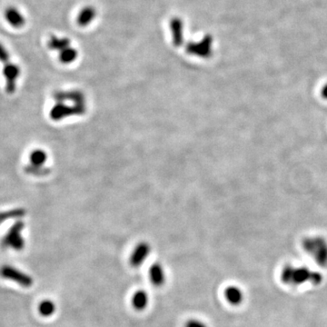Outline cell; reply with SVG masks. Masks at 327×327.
Returning a JSON list of instances; mask_svg holds the SVG:
<instances>
[{
	"label": "cell",
	"instance_id": "6da1fadb",
	"mask_svg": "<svg viewBox=\"0 0 327 327\" xmlns=\"http://www.w3.org/2000/svg\"><path fill=\"white\" fill-rule=\"evenodd\" d=\"M24 228L25 223L23 221H17L3 237L1 242L2 247L15 251L23 250L25 247V239L22 235Z\"/></svg>",
	"mask_w": 327,
	"mask_h": 327
},
{
	"label": "cell",
	"instance_id": "7a4b0ae2",
	"mask_svg": "<svg viewBox=\"0 0 327 327\" xmlns=\"http://www.w3.org/2000/svg\"><path fill=\"white\" fill-rule=\"evenodd\" d=\"M0 275L1 277L15 282L25 288H29L34 284V280L31 275L11 265L2 266L0 268Z\"/></svg>",
	"mask_w": 327,
	"mask_h": 327
},
{
	"label": "cell",
	"instance_id": "3957f363",
	"mask_svg": "<svg viewBox=\"0 0 327 327\" xmlns=\"http://www.w3.org/2000/svg\"><path fill=\"white\" fill-rule=\"evenodd\" d=\"M304 248L313 254L318 261H327V242L322 237H310L304 240Z\"/></svg>",
	"mask_w": 327,
	"mask_h": 327
},
{
	"label": "cell",
	"instance_id": "277c9868",
	"mask_svg": "<svg viewBox=\"0 0 327 327\" xmlns=\"http://www.w3.org/2000/svg\"><path fill=\"white\" fill-rule=\"evenodd\" d=\"M20 68L14 63H10L3 68V76L6 82V91L8 94H13L17 89V79L20 77Z\"/></svg>",
	"mask_w": 327,
	"mask_h": 327
},
{
	"label": "cell",
	"instance_id": "5b68a950",
	"mask_svg": "<svg viewBox=\"0 0 327 327\" xmlns=\"http://www.w3.org/2000/svg\"><path fill=\"white\" fill-rule=\"evenodd\" d=\"M150 252H151L150 244L146 242L139 243L136 246V248L134 249L130 256L129 264L134 268L140 267L146 262V259L150 255Z\"/></svg>",
	"mask_w": 327,
	"mask_h": 327
},
{
	"label": "cell",
	"instance_id": "8992f818",
	"mask_svg": "<svg viewBox=\"0 0 327 327\" xmlns=\"http://www.w3.org/2000/svg\"><path fill=\"white\" fill-rule=\"evenodd\" d=\"M30 167H28V172L32 174H38V170H41L48 160V155L42 149H35L29 155Z\"/></svg>",
	"mask_w": 327,
	"mask_h": 327
},
{
	"label": "cell",
	"instance_id": "52a82bcc",
	"mask_svg": "<svg viewBox=\"0 0 327 327\" xmlns=\"http://www.w3.org/2000/svg\"><path fill=\"white\" fill-rule=\"evenodd\" d=\"M148 275L151 284L155 287H162L166 284V271L161 263H155L151 265L148 271Z\"/></svg>",
	"mask_w": 327,
	"mask_h": 327
},
{
	"label": "cell",
	"instance_id": "ba28073f",
	"mask_svg": "<svg viewBox=\"0 0 327 327\" xmlns=\"http://www.w3.org/2000/svg\"><path fill=\"white\" fill-rule=\"evenodd\" d=\"M5 18L7 23L12 26L13 28H20L24 27L26 24L25 17L21 13L20 11L14 7H7L5 10Z\"/></svg>",
	"mask_w": 327,
	"mask_h": 327
},
{
	"label": "cell",
	"instance_id": "9c48e42d",
	"mask_svg": "<svg viewBox=\"0 0 327 327\" xmlns=\"http://www.w3.org/2000/svg\"><path fill=\"white\" fill-rule=\"evenodd\" d=\"M131 303H132L133 308L135 310H137L138 312H142V311L146 310L148 307V304H149V294H148V293L146 292V290H143V289L137 290L132 295Z\"/></svg>",
	"mask_w": 327,
	"mask_h": 327
},
{
	"label": "cell",
	"instance_id": "30bf717a",
	"mask_svg": "<svg viewBox=\"0 0 327 327\" xmlns=\"http://www.w3.org/2000/svg\"><path fill=\"white\" fill-rule=\"evenodd\" d=\"M224 297L231 305L238 306L243 302L244 294L239 287L231 286L224 290Z\"/></svg>",
	"mask_w": 327,
	"mask_h": 327
},
{
	"label": "cell",
	"instance_id": "8fae6325",
	"mask_svg": "<svg viewBox=\"0 0 327 327\" xmlns=\"http://www.w3.org/2000/svg\"><path fill=\"white\" fill-rule=\"evenodd\" d=\"M56 304L52 300H44L39 304L38 311L42 316L49 317L56 312Z\"/></svg>",
	"mask_w": 327,
	"mask_h": 327
},
{
	"label": "cell",
	"instance_id": "7c38bea8",
	"mask_svg": "<svg viewBox=\"0 0 327 327\" xmlns=\"http://www.w3.org/2000/svg\"><path fill=\"white\" fill-rule=\"evenodd\" d=\"M69 45V41L67 38H58L55 35H52L49 41V49L52 50L62 51L64 49H68Z\"/></svg>",
	"mask_w": 327,
	"mask_h": 327
},
{
	"label": "cell",
	"instance_id": "4fadbf2b",
	"mask_svg": "<svg viewBox=\"0 0 327 327\" xmlns=\"http://www.w3.org/2000/svg\"><path fill=\"white\" fill-rule=\"evenodd\" d=\"M25 215H26V212L23 209H16V210H11V211L0 213V224L5 222L7 219L21 218Z\"/></svg>",
	"mask_w": 327,
	"mask_h": 327
},
{
	"label": "cell",
	"instance_id": "5bb4252c",
	"mask_svg": "<svg viewBox=\"0 0 327 327\" xmlns=\"http://www.w3.org/2000/svg\"><path fill=\"white\" fill-rule=\"evenodd\" d=\"M76 56H77V52L74 49L68 48V49L60 51V60L61 62L65 63V64L74 61Z\"/></svg>",
	"mask_w": 327,
	"mask_h": 327
},
{
	"label": "cell",
	"instance_id": "9a60e30c",
	"mask_svg": "<svg viewBox=\"0 0 327 327\" xmlns=\"http://www.w3.org/2000/svg\"><path fill=\"white\" fill-rule=\"evenodd\" d=\"M0 62L4 63V67L11 63L8 51L1 43H0Z\"/></svg>",
	"mask_w": 327,
	"mask_h": 327
},
{
	"label": "cell",
	"instance_id": "2e32d148",
	"mask_svg": "<svg viewBox=\"0 0 327 327\" xmlns=\"http://www.w3.org/2000/svg\"><path fill=\"white\" fill-rule=\"evenodd\" d=\"M185 327H208V326L200 319L190 318L185 323Z\"/></svg>",
	"mask_w": 327,
	"mask_h": 327
},
{
	"label": "cell",
	"instance_id": "e0dca14e",
	"mask_svg": "<svg viewBox=\"0 0 327 327\" xmlns=\"http://www.w3.org/2000/svg\"><path fill=\"white\" fill-rule=\"evenodd\" d=\"M90 15L91 13L90 11H89V9L85 10V11H83V12L81 13V15L79 16L78 22H79L80 24H86V23H87V21L89 20V18L91 17Z\"/></svg>",
	"mask_w": 327,
	"mask_h": 327
},
{
	"label": "cell",
	"instance_id": "ac0fdd59",
	"mask_svg": "<svg viewBox=\"0 0 327 327\" xmlns=\"http://www.w3.org/2000/svg\"><path fill=\"white\" fill-rule=\"evenodd\" d=\"M321 96H322V98H324V99H327V84H326L323 86V88L321 90Z\"/></svg>",
	"mask_w": 327,
	"mask_h": 327
}]
</instances>
